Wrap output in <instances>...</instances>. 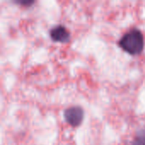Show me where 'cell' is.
<instances>
[{
	"label": "cell",
	"instance_id": "4",
	"mask_svg": "<svg viewBox=\"0 0 145 145\" xmlns=\"http://www.w3.org/2000/svg\"><path fill=\"white\" fill-rule=\"evenodd\" d=\"M132 145H145V128L137 133Z\"/></svg>",
	"mask_w": 145,
	"mask_h": 145
},
{
	"label": "cell",
	"instance_id": "2",
	"mask_svg": "<svg viewBox=\"0 0 145 145\" xmlns=\"http://www.w3.org/2000/svg\"><path fill=\"white\" fill-rule=\"evenodd\" d=\"M64 117L65 121L73 127H76L81 125L84 118V111L82 108L79 106H73L66 109L64 112Z\"/></svg>",
	"mask_w": 145,
	"mask_h": 145
},
{
	"label": "cell",
	"instance_id": "3",
	"mask_svg": "<svg viewBox=\"0 0 145 145\" xmlns=\"http://www.w3.org/2000/svg\"><path fill=\"white\" fill-rule=\"evenodd\" d=\"M51 39L55 42H62L65 43L69 42L71 35L69 31L66 29L65 26L59 25L53 27L49 32Z\"/></svg>",
	"mask_w": 145,
	"mask_h": 145
},
{
	"label": "cell",
	"instance_id": "1",
	"mask_svg": "<svg viewBox=\"0 0 145 145\" xmlns=\"http://www.w3.org/2000/svg\"><path fill=\"white\" fill-rule=\"evenodd\" d=\"M119 46L122 50L131 55L139 54L144 48V35L139 30L133 29L120 39Z\"/></svg>",
	"mask_w": 145,
	"mask_h": 145
}]
</instances>
